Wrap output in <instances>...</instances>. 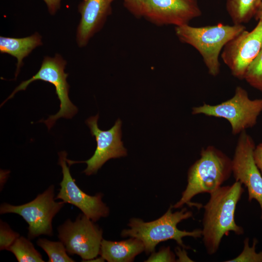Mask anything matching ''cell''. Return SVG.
<instances>
[{
	"label": "cell",
	"instance_id": "obj_1",
	"mask_svg": "<svg viewBox=\"0 0 262 262\" xmlns=\"http://www.w3.org/2000/svg\"><path fill=\"white\" fill-rule=\"evenodd\" d=\"M243 184L239 181L231 185L220 186L210 194L208 202L204 206L202 220L203 242L209 255L215 253L224 235L230 231L243 234L244 229L234 220L236 205L244 192Z\"/></svg>",
	"mask_w": 262,
	"mask_h": 262
},
{
	"label": "cell",
	"instance_id": "obj_2",
	"mask_svg": "<svg viewBox=\"0 0 262 262\" xmlns=\"http://www.w3.org/2000/svg\"><path fill=\"white\" fill-rule=\"evenodd\" d=\"M232 173V159L228 155L213 146L202 148L200 158L189 169L187 185L180 199L172 207L180 208L185 204L201 207L192 203V198L201 193L211 194Z\"/></svg>",
	"mask_w": 262,
	"mask_h": 262
},
{
	"label": "cell",
	"instance_id": "obj_3",
	"mask_svg": "<svg viewBox=\"0 0 262 262\" xmlns=\"http://www.w3.org/2000/svg\"><path fill=\"white\" fill-rule=\"evenodd\" d=\"M246 29L243 24L215 25L194 27L189 24L175 27L179 40L194 48L200 54L210 75H218L219 56L225 45Z\"/></svg>",
	"mask_w": 262,
	"mask_h": 262
},
{
	"label": "cell",
	"instance_id": "obj_4",
	"mask_svg": "<svg viewBox=\"0 0 262 262\" xmlns=\"http://www.w3.org/2000/svg\"><path fill=\"white\" fill-rule=\"evenodd\" d=\"M172 208L171 205L163 216L152 221L144 222L136 218L131 219L128 224L130 228L123 229L121 236L136 238L141 240L147 254L153 252L158 244L168 240H174L183 248H186L182 238L186 236L200 238L202 237V229H196L192 231L179 229L178 223L191 217L193 213L186 208L172 213Z\"/></svg>",
	"mask_w": 262,
	"mask_h": 262
},
{
	"label": "cell",
	"instance_id": "obj_5",
	"mask_svg": "<svg viewBox=\"0 0 262 262\" xmlns=\"http://www.w3.org/2000/svg\"><path fill=\"white\" fill-rule=\"evenodd\" d=\"M262 113V98L251 99L243 87H236L230 98L216 105L203 103L192 108L193 115L222 118L230 124L234 135L240 134L255 126Z\"/></svg>",
	"mask_w": 262,
	"mask_h": 262
},
{
	"label": "cell",
	"instance_id": "obj_6",
	"mask_svg": "<svg viewBox=\"0 0 262 262\" xmlns=\"http://www.w3.org/2000/svg\"><path fill=\"white\" fill-rule=\"evenodd\" d=\"M66 62L59 54H55L53 57L45 56L38 72L30 79L21 82L11 94L1 103L12 98L18 91L25 90L32 82L41 80L49 82L55 88L56 94L60 101V110L54 115H50L44 122L49 130L59 118L71 119L77 113L78 109L70 101L68 93L69 85L66 81L68 74L65 72Z\"/></svg>",
	"mask_w": 262,
	"mask_h": 262
},
{
	"label": "cell",
	"instance_id": "obj_7",
	"mask_svg": "<svg viewBox=\"0 0 262 262\" xmlns=\"http://www.w3.org/2000/svg\"><path fill=\"white\" fill-rule=\"evenodd\" d=\"M54 186L50 185L32 201L21 205L3 203L0 206V213L19 214L28 224V237L33 239L41 235H53L52 221L64 206L65 202H56Z\"/></svg>",
	"mask_w": 262,
	"mask_h": 262
},
{
	"label": "cell",
	"instance_id": "obj_8",
	"mask_svg": "<svg viewBox=\"0 0 262 262\" xmlns=\"http://www.w3.org/2000/svg\"><path fill=\"white\" fill-rule=\"evenodd\" d=\"M58 237L67 253L79 255L82 262L95 258L99 254L102 230L83 213L74 221L66 220L58 228Z\"/></svg>",
	"mask_w": 262,
	"mask_h": 262
},
{
	"label": "cell",
	"instance_id": "obj_9",
	"mask_svg": "<svg viewBox=\"0 0 262 262\" xmlns=\"http://www.w3.org/2000/svg\"><path fill=\"white\" fill-rule=\"evenodd\" d=\"M255 144L252 137L244 131L239 134L232 159V173L235 181H239L247 189L248 200L259 203L262 219V175L253 157Z\"/></svg>",
	"mask_w": 262,
	"mask_h": 262
},
{
	"label": "cell",
	"instance_id": "obj_10",
	"mask_svg": "<svg viewBox=\"0 0 262 262\" xmlns=\"http://www.w3.org/2000/svg\"><path fill=\"white\" fill-rule=\"evenodd\" d=\"M262 47V21L251 31H243L224 47L221 57L232 75L244 80L246 71Z\"/></svg>",
	"mask_w": 262,
	"mask_h": 262
},
{
	"label": "cell",
	"instance_id": "obj_11",
	"mask_svg": "<svg viewBox=\"0 0 262 262\" xmlns=\"http://www.w3.org/2000/svg\"><path fill=\"white\" fill-rule=\"evenodd\" d=\"M98 114L86 121L92 136L95 137L97 142V147L93 156L84 161H74L66 159L69 166L76 163H86L87 166L83 172L88 176L96 174L109 159L125 156L127 154V150L121 141V120L118 119L110 130L102 131L98 127Z\"/></svg>",
	"mask_w": 262,
	"mask_h": 262
},
{
	"label": "cell",
	"instance_id": "obj_12",
	"mask_svg": "<svg viewBox=\"0 0 262 262\" xmlns=\"http://www.w3.org/2000/svg\"><path fill=\"white\" fill-rule=\"evenodd\" d=\"M58 164L62 169L63 179L60 183V189L55 199H59L78 207L82 213L94 222L101 217H107L109 208L102 201L103 195L98 193L90 196L82 191L77 185L66 165L67 153L62 151L58 153Z\"/></svg>",
	"mask_w": 262,
	"mask_h": 262
},
{
	"label": "cell",
	"instance_id": "obj_13",
	"mask_svg": "<svg viewBox=\"0 0 262 262\" xmlns=\"http://www.w3.org/2000/svg\"><path fill=\"white\" fill-rule=\"evenodd\" d=\"M197 0H144L143 17L157 26H180L201 16Z\"/></svg>",
	"mask_w": 262,
	"mask_h": 262
},
{
	"label": "cell",
	"instance_id": "obj_14",
	"mask_svg": "<svg viewBox=\"0 0 262 262\" xmlns=\"http://www.w3.org/2000/svg\"><path fill=\"white\" fill-rule=\"evenodd\" d=\"M116 0H82L78 5L81 19L76 31L79 47L86 46L90 39L103 27L112 13V3Z\"/></svg>",
	"mask_w": 262,
	"mask_h": 262
},
{
	"label": "cell",
	"instance_id": "obj_15",
	"mask_svg": "<svg viewBox=\"0 0 262 262\" xmlns=\"http://www.w3.org/2000/svg\"><path fill=\"white\" fill-rule=\"evenodd\" d=\"M145 251L143 242L136 238L121 241L102 239L99 254L108 262H131Z\"/></svg>",
	"mask_w": 262,
	"mask_h": 262
},
{
	"label": "cell",
	"instance_id": "obj_16",
	"mask_svg": "<svg viewBox=\"0 0 262 262\" xmlns=\"http://www.w3.org/2000/svg\"><path fill=\"white\" fill-rule=\"evenodd\" d=\"M42 36L38 33L25 37L0 36V52L8 54L17 60L15 79L23 65V60L36 47L42 45Z\"/></svg>",
	"mask_w": 262,
	"mask_h": 262
},
{
	"label": "cell",
	"instance_id": "obj_17",
	"mask_svg": "<svg viewBox=\"0 0 262 262\" xmlns=\"http://www.w3.org/2000/svg\"><path fill=\"white\" fill-rule=\"evenodd\" d=\"M262 0H226V10L233 24L247 23L255 16Z\"/></svg>",
	"mask_w": 262,
	"mask_h": 262
},
{
	"label": "cell",
	"instance_id": "obj_18",
	"mask_svg": "<svg viewBox=\"0 0 262 262\" xmlns=\"http://www.w3.org/2000/svg\"><path fill=\"white\" fill-rule=\"evenodd\" d=\"M19 262H44L41 254L33 244L23 236H19L8 248Z\"/></svg>",
	"mask_w": 262,
	"mask_h": 262
},
{
	"label": "cell",
	"instance_id": "obj_19",
	"mask_svg": "<svg viewBox=\"0 0 262 262\" xmlns=\"http://www.w3.org/2000/svg\"><path fill=\"white\" fill-rule=\"evenodd\" d=\"M36 244L47 254L49 262H75L67 255L66 247L61 241L54 242L45 238H39Z\"/></svg>",
	"mask_w": 262,
	"mask_h": 262
},
{
	"label": "cell",
	"instance_id": "obj_20",
	"mask_svg": "<svg viewBox=\"0 0 262 262\" xmlns=\"http://www.w3.org/2000/svg\"><path fill=\"white\" fill-rule=\"evenodd\" d=\"M251 86L262 93V47L247 68L244 79Z\"/></svg>",
	"mask_w": 262,
	"mask_h": 262
},
{
	"label": "cell",
	"instance_id": "obj_21",
	"mask_svg": "<svg viewBox=\"0 0 262 262\" xmlns=\"http://www.w3.org/2000/svg\"><path fill=\"white\" fill-rule=\"evenodd\" d=\"M258 241L254 239L253 246L249 245V239L246 238L244 241V249L237 257L226 262H262V251L257 253L256 246Z\"/></svg>",
	"mask_w": 262,
	"mask_h": 262
},
{
	"label": "cell",
	"instance_id": "obj_22",
	"mask_svg": "<svg viewBox=\"0 0 262 262\" xmlns=\"http://www.w3.org/2000/svg\"><path fill=\"white\" fill-rule=\"evenodd\" d=\"M19 237V234L11 229L8 224L0 222V250H7Z\"/></svg>",
	"mask_w": 262,
	"mask_h": 262
},
{
	"label": "cell",
	"instance_id": "obj_23",
	"mask_svg": "<svg viewBox=\"0 0 262 262\" xmlns=\"http://www.w3.org/2000/svg\"><path fill=\"white\" fill-rule=\"evenodd\" d=\"M126 9L137 18L143 17L144 0H120Z\"/></svg>",
	"mask_w": 262,
	"mask_h": 262
},
{
	"label": "cell",
	"instance_id": "obj_24",
	"mask_svg": "<svg viewBox=\"0 0 262 262\" xmlns=\"http://www.w3.org/2000/svg\"><path fill=\"white\" fill-rule=\"evenodd\" d=\"M175 256L169 247L162 248L157 253H154L146 262H175Z\"/></svg>",
	"mask_w": 262,
	"mask_h": 262
},
{
	"label": "cell",
	"instance_id": "obj_25",
	"mask_svg": "<svg viewBox=\"0 0 262 262\" xmlns=\"http://www.w3.org/2000/svg\"><path fill=\"white\" fill-rule=\"evenodd\" d=\"M253 157L255 162L262 175V142L255 146Z\"/></svg>",
	"mask_w": 262,
	"mask_h": 262
},
{
	"label": "cell",
	"instance_id": "obj_26",
	"mask_svg": "<svg viewBox=\"0 0 262 262\" xmlns=\"http://www.w3.org/2000/svg\"><path fill=\"white\" fill-rule=\"evenodd\" d=\"M48 8L49 13L51 15H55L60 8L61 0H43Z\"/></svg>",
	"mask_w": 262,
	"mask_h": 262
},
{
	"label": "cell",
	"instance_id": "obj_27",
	"mask_svg": "<svg viewBox=\"0 0 262 262\" xmlns=\"http://www.w3.org/2000/svg\"><path fill=\"white\" fill-rule=\"evenodd\" d=\"M256 19L262 21V0L255 15Z\"/></svg>",
	"mask_w": 262,
	"mask_h": 262
}]
</instances>
